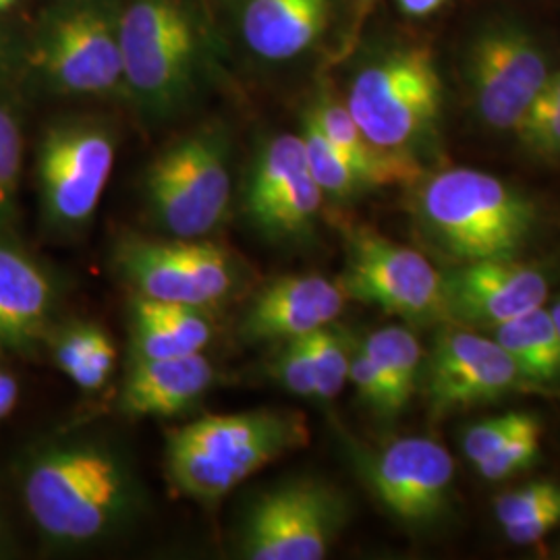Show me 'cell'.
I'll use <instances>...</instances> for the list:
<instances>
[{
	"instance_id": "obj_26",
	"label": "cell",
	"mask_w": 560,
	"mask_h": 560,
	"mask_svg": "<svg viewBox=\"0 0 560 560\" xmlns=\"http://www.w3.org/2000/svg\"><path fill=\"white\" fill-rule=\"evenodd\" d=\"M303 148L312 177L318 183L324 198L349 201L365 189L351 164L342 159L339 150L322 133L318 122L307 115L303 122Z\"/></svg>"
},
{
	"instance_id": "obj_27",
	"label": "cell",
	"mask_w": 560,
	"mask_h": 560,
	"mask_svg": "<svg viewBox=\"0 0 560 560\" xmlns=\"http://www.w3.org/2000/svg\"><path fill=\"white\" fill-rule=\"evenodd\" d=\"M310 355L316 378V400L330 402L337 399L349 382V361L353 339L332 324L307 335Z\"/></svg>"
},
{
	"instance_id": "obj_5",
	"label": "cell",
	"mask_w": 560,
	"mask_h": 560,
	"mask_svg": "<svg viewBox=\"0 0 560 560\" xmlns=\"http://www.w3.org/2000/svg\"><path fill=\"white\" fill-rule=\"evenodd\" d=\"M229 141L200 129L171 143L145 173V203L168 237L203 240L221 226L231 203Z\"/></svg>"
},
{
	"instance_id": "obj_15",
	"label": "cell",
	"mask_w": 560,
	"mask_h": 560,
	"mask_svg": "<svg viewBox=\"0 0 560 560\" xmlns=\"http://www.w3.org/2000/svg\"><path fill=\"white\" fill-rule=\"evenodd\" d=\"M34 60L67 94H108L122 78L119 21L101 9H73L48 23Z\"/></svg>"
},
{
	"instance_id": "obj_10",
	"label": "cell",
	"mask_w": 560,
	"mask_h": 560,
	"mask_svg": "<svg viewBox=\"0 0 560 560\" xmlns=\"http://www.w3.org/2000/svg\"><path fill=\"white\" fill-rule=\"evenodd\" d=\"M122 75L154 113L179 104L191 80L196 32L175 0H136L119 20Z\"/></svg>"
},
{
	"instance_id": "obj_35",
	"label": "cell",
	"mask_w": 560,
	"mask_h": 560,
	"mask_svg": "<svg viewBox=\"0 0 560 560\" xmlns=\"http://www.w3.org/2000/svg\"><path fill=\"white\" fill-rule=\"evenodd\" d=\"M560 525V502L544 506L540 511L523 517V520L502 525L506 540L517 544V546H529L536 544L541 538H546L552 529Z\"/></svg>"
},
{
	"instance_id": "obj_16",
	"label": "cell",
	"mask_w": 560,
	"mask_h": 560,
	"mask_svg": "<svg viewBox=\"0 0 560 560\" xmlns=\"http://www.w3.org/2000/svg\"><path fill=\"white\" fill-rule=\"evenodd\" d=\"M446 322L494 330L538 310L550 291L546 272L520 258L457 264L442 275Z\"/></svg>"
},
{
	"instance_id": "obj_38",
	"label": "cell",
	"mask_w": 560,
	"mask_h": 560,
	"mask_svg": "<svg viewBox=\"0 0 560 560\" xmlns=\"http://www.w3.org/2000/svg\"><path fill=\"white\" fill-rule=\"evenodd\" d=\"M540 96L541 98H548V101L560 102V71H552L548 75Z\"/></svg>"
},
{
	"instance_id": "obj_30",
	"label": "cell",
	"mask_w": 560,
	"mask_h": 560,
	"mask_svg": "<svg viewBox=\"0 0 560 560\" xmlns=\"http://www.w3.org/2000/svg\"><path fill=\"white\" fill-rule=\"evenodd\" d=\"M272 372L287 393L301 399H316V378L307 335L280 342Z\"/></svg>"
},
{
	"instance_id": "obj_34",
	"label": "cell",
	"mask_w": 560,
	"mask_h": 560,
	"mask_svg": "<svg viewBox=\"0 0 560 560\" xmlns=\"http://www.w3.org/2000/svg\"><path fill=\"white\" fill-rule=\"evenodd\" d=\"M525 411H511L504 416H494L488 420L474 423L463 436V453L465 457L478 465L480 460L490 457L502 442L506 441L525 420Z\"/></svg>"
},
{
	"instance_id": "obj_25",
	"label": "cell",
	"mask_w": 560,
	"mask_h": 560,
	"mask_svg": "<svg viewBox=\"0 0 560 560\" xmlns=\"http://www.w3.org/2000/svg\"><path fill=\"white\" fill-rule=\"evenodd\" d=\"M361 345L381 370L382 378L390 390L395 411L399 413L420 382L423 358L420 340L402 326H386L370 332L361 340Z\"/></svg>"
},
{
	"instance_id": "obj_37",
	"label": "cell",
	"mask_w": 560,
	"mask_h": 560,
	"mask_svg": "<svg viewBox=\"0 0 560 560\" xmlns=\"http://www.w3.org/2000/svg\"><path fill=\"white\" fill-rule=\"evenodd\" d=\"M402 13H407L409 18H428L432 13H436L446 0H397Z\"/></svg>"
},
{
	"instance_id": "obj_19",
	"label": "cell",
	"mask_w": 560,
	"mask_h": 560,
	"mask_svg": "<svg viewBox=\"0 0 560 560\" xmlns=\"http://www.w3.org/2000/svg\"><path fill=\"white\" fill-rule=\"evenodd\" d=\"M217 368L203 353L162 360H133L119 407L131 418H173L212 388Z\"/></svg>"
},
{
	"instance_id": "obj_29",
	"label": "cell",
	"mask_w": 560,
	"mask_h": 560,
	"mask_svg": "<svg viewBox=\"0 0 560 560\" xmlns=\"http://www.w3.org/2000/svg\"><path fill=\"white\" fill-rule=\"evenodd\" d=\"M21 154L23 145L18 119L0 104V237L7 235L18 214Z\"/></svg>"
},
{
	"instance_id": "obj_7",
	"label": "cell",
	"mask_w": 560,
	"mask_h": 560,
	"mask_svg": "<svg viewBox=\"0 0 560 560\" xmlns=\"http://www.w3.org/2000/svg\"><path fill=\"white\" fill-rule=\"evenodd\" d=\"M115 268L136 295L210 310L240 289V260L214 241L148 240L127 235L115 249Z\"/></svg>"
},
{
	"instance_id": "obj_8",
	"label": "cell",
	"mask_w": 560,
	"mask_h": 560,
	"mask_svg": "<svg viewBox=\"0 0 560 560\" xmlns=\"http://www.w3.org/2000/svg\"><path fill=\"white\" fill-rule=\"evenodd\" d=\"M347 300L376 305L416 324L446 322L442 272L413 247L374 229L347 233L345 270L339 280Z\"/></svg>"
},
{
	"instance_id": "obj_40",
	"label": "cell",
	"mask_w": 560,
	"mask_h": 560,
	"mask_svg": "<svg viewBox=\"0 0 560 560\" xmlns=\"http://www.w3.org/2000/svg\"><path fill=\"white\" fill-rule=\"evenodd\" d=\"M15 0H0V11H4V9H9L11 4H13Z\"/></svg>"
},
{
	"instance_id": "obj_33",
	"label": "cell",
	"mask_w": 560,
	"mask_h": 560,
	"mask_svg": "<svg viewBox=\"0 0 560 560\" xmlns=\"http://www.w3.org/2000/svg\"><path fill=\"white\" fill-rule=\"evenodd\" d=\"M560 502V486L555 481H532L515 490H506L494 501V513L501 525L523 520L544 506Z\"/></svg>"
},
{
	"instance_id": "obj_2",
	"label": "cell",
	"mask_w": 560,
	"mask_h": 560,
	"mask_svg": "<svg viewBox=\"0 0 560 560\" xmlns=\"http://www.w3.org/2000/svg\"><path fill=\"white\" fill-rule=\"evenodd\" d=\"M413 203L423 235L453 264L520 258L538 226L534 201L469 166L421 179Z\"/></svg>"
},
{
	"instance_id": "obj_12",
	"label": "cell",
	"mask_w": 560,
	"mask_h": 560,
	"mask_svg": "<svg viewBox=\"0 0 560 560\" xmlns=\"http://www.w3.org/2000/svg\"><path fill=\"white\" fill-rule=\"evenodd\" d=\"M322 201L301 136L280 133L268 141L245 185L243 210L249 224L272 243H301L314 235Z\"/></svg>"
},
{
	"instance_id": "obj_23",
	"label": "cell",
	"mask_w": 560,
	"mask_h": 560,
	"mask_svg": "<svg viewBox=\"0 0 560 560\" xmlns=\"http://www.w3.org/2000/svg\"><path fill=\"white\" fill-rule=\"evenodd\" d=\"M492 335L523 378L546 382L560 376V337L544 305L494 328Z\"/></svg>"
},
{
	"instance_id": "obj_31",
	"label": "cell",
	"mask_w": 560,
	"mask_h": 560,
	"mask_svg": "<svg viewBox=\"0 0 560 560\" xmlns=\"http://www.w3.org/2000/svg\"><path fill=\"white\" fill-rule=\"evenodd\" d=\"M525 148L541 156H560V102L538 96L515 127Z\"/></svg>"
},
{
	"instance_id": "obj_21",
	"label": "cell",
	"mask_w": 560,
	"mask_h": 560,
	"mask_svg": "<svg viewBox=\"0 0 560 560\" xmlns=\"http://www.w3.org/2000/svg\"><path fill=\"white\" fill-rule=\"evenodd\" d=\"M214 339L208 310L148 300L131 301V351L133 360H162L203 353Z\"/></svg>"
},
{
	"instance_id": "obj_22",
	"label": "cell",
	"mask_w": 560,
	"mask_h": 560,
	"mask_svg": "<svg viewBox=\"0 0 560 560\" xmlns=\"http://www.w3.org/2000/svg\"><path fill=\"white\" fill-rule=\"evenodd\" d=\"M310 117L318 122L322 133L351 164L365 189L407 185L421 179V166L416 156L386 152L374 145L361 133L345 102L324 94L312 108Z\"/></svg>"
},
{
	"instance_id": "obj_36",
	"label": "cell",
	"mask_w": 560,
	"mask_h": 560,
	"mask_svg": "<svg viewBox=\"0 0 560 560\" xmlns=\"http://www.w3.org/2000/svg\"><path fill=\"white\" fill-rule=\"evenodd\" d=\"M18 399H20V384L11 374L0 370V421L15 409Z\"/></svg>"
},
{
	"instance_id": "obj_24",
	"label": "cell",
	"mask_w": 560,
	"mask_h": 560,
	"mask_svg": "<svg viewBox=\"0 0 560 560\" xmlns=\"http://www.w3.org/2000/svg\"><path fill=\"white\" fill-rule=\"evenodd\" d=\"M52 358L60 372L81 390H98L117 363L115 340L98 324L78 322L52 337Z\"/></svg>"
},
{
	"instance_id": "obj_6",
	"label": "cell",
	"mask_w": 560,
	"mask_h": 560,
	"mask_svg": "<svg viewBox=\"0 0 560 560\" xmlns=\"http://www.w3.org/2000/svg\"><path fill=\"white\" fill-rule=\"evenodd\" d=\"M349 520V502L337 486L293 478L260 492L243 517L241 559L320 560Z\"/></svg>"
},
{
	"instance_id": "obj_39",
	"label": "cell",
	"mask_w": 560,
	"mask_h": 560,
	"mask_svg": "<svg viewBox=\"0 0 560 560\" xmlns=\"http://www.w3.org/2000/svg\"><path fill=\"white\" fill-rule=\"evenodd\" d=\"M550 312V318L555 322V328H557V332H559L560 337V298L557 300V303L552 305V310H548Z\"/></svg>"
},
{
	"instance_id": "obj_28",
	"label": "cell",
	"mask_w": 560,
	"mask_h": 560,
	"mask_svg": "<svg viewBox=\"0 0 560 560\" xmlns=\"http://www.w3.org/2000/svg\"><path fill=\"white\" fill-rule=\"evenodd\" d=\"M541 423L536 416L527 413L520 428L502 442L501 446L476 465L483 480L502 481L513 478L540 457Z\"/></svg>"
},
{
	"instance_id": "obj_1",
	"label": "cell",
	"mask_w": 560,
	"mask_h": 560,
	"mask_svg": "<svg viewBox=\"0 0 560 560\" xmlns=\"http://www.w3.org/2000/svg\"><path fill=\"white\" fill-rule=\"evenodd\" d=\"M23 501L46 540L88 546L138 520L143 490L115 444L75 436L38 448L23 471Z\"/></svg>"
},
{
	"instance_id": "obj_17",
	"label": "cell",
	"mask_w": 560,
	"mask_h": 560,
	"mask_svg": "<svg viewBox=\"0 0 560 560\" xmlns=\"http://www.w3.org/2000/svg\"><path fill=\"white\" fill-rule=\"evenodd\" d=\"M347 295L335 280L303 275L280 277L261 287L247 305L240 337L247 342L298 339L332 324L345 310Z\"/></svg>"
},
{
	"instance_id": "obj_18",
	"label": "cell",
	"mask_w": 560,
	"mask_h": 560,
	"mask_svg": "<svg viewBox=\"0 0 560 560\" xmlns=\"http://www.w3.org/2000/svg\"><path fill=\"white\" fill-rule=\"evenodd\" d=\"M57 289L20 247L0 240V353L25 355L50 335Z\"/></svg>"
},
{
	"instance_id": "obj_32",
	"label": "cell",
	"mask_w": 560,
	"mask_h": 560,
	"mask_svg": "<svg viewBox=\"0 0 560 560\" xmlns=\"http://www.w3.org/2000/svg\"><path fill=\"white\" fill-rule=\"evenodd\" d=\"M349 382L353 384L358 397L368 405L372 411H376L382 418L397 416L390 390L382 378L381 370L368 355L363 345L353 340L351 345V361H349Z\"/></svg>"
},
{
	"instance_id": "obj_11",
	"label": "cell",
	"mask_w": 560,
	"mask_h": 560,
	"mask_svg": "<svg viewBox=\"0 0 560 560\" xmlns=\"http://www.w3.org/2000/svg\"><path fill=\"white\" fill-rule=\"evenodd\" d=\"M115 164V136L94 120L48 129L38 152L42 210L57 231L83 229L102 200Z\"/></svg>"
},
{
	"instance_id": "obj_20",
	"label": "cell",
	"mask_w": 560,
	"mask_h": 560,
	"mask_svg": "<svg viewBox=\"0 0 560 560\" xmlns=\"http://www.w3.org/2000/svg\"><path fill=\"white\" fill-rule=\"evenodd\" d=\"M328 9V0H247L243 38L261 59H295L320 38Z\"/></svg>"
},
{
	"instance_id": "obj_9",
	"label": "cell",
	"mask_w": 560,
	"mask_h": 560,
	"mask_svg": "<svg viewBox=\"0 0 560 560\" xmlns=\"http://www.w3.org/2000/svg\"><path fill=\"white\" fill-rule=\"evenodd\" d=\"M463 67L476 113L499 131H515L552 73L538 38L511 21L480 27L465 48Z\"/></svg>"
},
{
	"instance_id": "obj_13",
	"label": "cell",
	"mask_w": 560,
	"mask_h": 560,
	"mask_svg": "<svg viewBox=\"0 0 560 560\" xmlns=\"http://www.w3.org/2000/svg\"><path fill=\"white\" fill-rule=\"evenodd\" d=\"M360 467L376 501L409 527H425L451 506L455 460L439 442L400 439L363 455Z\"/></svg>"
},
{
	"instance_id": "obj_3",
	"label": "cell",
	"mask_w": 560,
	"mask_h": 560,
	"mask_svg": "<svg viewBox=\"0 0 560 560\" xmlns=\"http://www.w3.org/2000/svg\"><path fill=\"white\" fill-rule=\"evenodd\" d=\"M307 442L310 428L300 411L206 416L168 432L166 474L183 497L208 504Z\"/></svg>"
},
{
	"instance_id": "obj_14",
	"label": "cell",
	"mask_w": 560,
	"mask_h": 560,
	"mask_svg": "<svg viewBox=\"0 0 560 560\" xmlns=\"http://www.w3.org/2000/svg\"><path fill=\"white\" fill-rule=\"evenodd\" d=\"M521 372L494 339L448 324L439 330L425 363V395L436 416L501 399L520 384Z\"/></svg>"
},
{
	"instance_id": "obj_4",
	"label": "cell",
	"mask_w": 560,
	"mask_h": 560,
	"mask_svg": "<svg viewBox=\"0 0 560 560\" xmlns=\"http://www.w3.org/2000/svg\"><path fill=\"white\" fill-rule=\"evenodd\" d=\"M345 106L374 145L416 156L413 148L432 133L441 117L436 60L423 46L388 50L355 73Z\"/></svg>"
}]
</instances>
